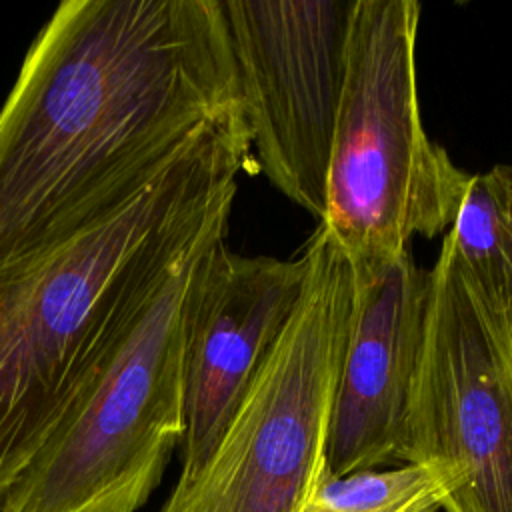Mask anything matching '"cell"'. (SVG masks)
<instances>
[{
	"instance_id": "4",
	"label": "cell",
	"mask_w": 512,
	"mask_h": 512,
	"mask_svg": "<svg viewBox=\"0 0 512 512\" xmlns=\"http://www.w3.org/2000/svg\"><path fill=\"white\" fill-rule=\"evenodd\" d=\"M302 296L202 468L178 478L160 512H304L328 478L326 436L354 272L316 228Z\"/></svg>"
},
{
	"instance_id": "7",
	"label": "cell",
	"mask_w": 512,
	"mask_h": 512,
	"mask_svg": "<svg viewBox=\"0 0 512 512\" xmlns=\"http://www.w3.org/2000/svg\"><path fill=\"white\" fill-rule=\"evenodd\" d=\"M354 0H220L256 172L318 218Z\"/></svg>"
},
{
	"instance_id": "8",
	"label": "cell",
	"mask_w": 512,
	"mask_h": 512,
	"mask_svg": "<svg viewBox=\"0 0 512 512\" xmlns=\"http://www.w3.org/2000/svg\"><path fill=\"white\" fill-rule=\"evenodd\" d=\"M226 236L198 256L184 320V436L180 478L214 452L302 296L308 256L232 252Z\"/></svg>"
},
{
	"instance_id": "11",
	"label": "cell",
	"mask_w": 512,
	"mask_h": 512,
	"mask_svg": "<svg viewBox=\"0 0 512 512\" xmlns=\"http://www.w3.org/2000/svg\"><path fill=\"white\" fill-rule=\"evenodd\" d=\"M450 492L452 480L444 470L402 464L390 470L328 476L304 512H438Z\"/></svg>"
},
{
	"instance_id": "6",
	"label": "cell",
	"mask_w": 512,
	"mask_h": 512,
	"mask_svg": "<svg viewBox=\"0 0 512 512\" xmlns=\"http://www.w3.org/2000/svg\"><path fill=\"white\" fill-rule=\"evenodd\" d=\"M398 460L444 470V512H512V338L440 246Z\"/></svg>"
},
{
	"instance_id": "10",
	"label": "cell",
	"mask_w": 512,
	"mask_h": 512,
	"mask_svg": "<svg viewBox=\"0 0 512 512\" xmlns=\"http://www.w3.org/2000/svg\"><path fill=\"white\" fill-rule=\"evenodd\" d=\"M442 246L512 338V166L470 176Z\"/></svg>"
},
{
	"instance_id": "1",
	"label": "cell",
	"mask_w": 512,
	"mask_h": 512,
	"mask_svg": "<svg viewBox=\"0 0 512 512\" xmlns=\"http://www.w3.org/2000/svg\"><path fill=\"white\" fill-rule=\"evenodd\" d=\"M220 0H66L0 108V266L86 228L240 110Z\"/></svg>"
},
{
	"instance_id": "9",
	"label": "cell",
	"mask_w": 512,
	"mask_h": 512,
	"mask_svg": "<svg viewBox=\"0 0 512 512\" xmlns=\"http://www.w3.org/2000/svg\"><path fill=\"white\" fill-rule=\"evenodd\" d=\"M350 264V324L326 436L334 478L398 460L430 294V270L410 250Z\"/></svg>"
},
{
	"instance_id": "2",
	"label": "cell",
	"mask_w": 512,
	"mask_h": 512,
	"mask_svg": "<svg viewBox=\"0 0 512 512\" xmlns=\"http://www.w3.org/2000/svg\"><path fill=\"white\" fill-rule=\"evenodd\" d=\"M244 170L256 162L236 110L118 208L0 266V500L92 394L170 274L228 230Z\"/></svg>"
},
{
	"instance_id": "3",
	"label": "cell",
	"mask_w": 512,
	"mask_h": 512,
	"mask_svg": "<svg viewBox=\"0 0 512 512\" xmlns=\"http://www.w3.org/2000/svg\"><path fill=\"white\" fill-rule=\"evenodd\" d=\"M416 0H354L318 226L350 262L410 250L452 226L470 174L430 140L418 106Z\"/></svg>"
},
{
	"instance_id": "5",
	"label": "cell",
	"mask_w": 512,
	"mask_h": 512,
	"mask_svg": "<svg viewBox=\"0 0 512 512\" xmlns=\"http://www.w3.org/2000/svg\"><path fill=\"white\" fill-rule=\"evenodd\" d=\"M196 248L92 394L0 500V512H136L184 436V320Z\"/></svg>"
}]
</instances>
